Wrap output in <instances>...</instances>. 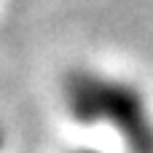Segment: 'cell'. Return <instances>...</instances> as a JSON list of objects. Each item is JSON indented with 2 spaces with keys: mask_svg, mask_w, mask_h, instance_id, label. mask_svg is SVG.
Here are the masks:
<instances>
[{
  "mask_svg": "<svg viewBox=\"0 0 153 153\" xmlns=\"http://www.w3.org/2000/svg\"><path fill=\"white\" fill-rule=\"evenodd\" d=\"M3 145H5V134H3V129H0V151H3Z\"/></svg>",
  "mask_w": 153,
  "mask_h": 153,
  "instance_id": "cell-2",
  "label": "cell"
},
{
  "mask_svg": "<svg viewBox=\"0 0 153 153\" xmlns=\"http://www.w3.org/2000/svg\"><path fill=\"white\" fill-rule=\"evenodd\" d=\"M67 113L86 126H108L129 153H153V110L145 91L91 67H75L62 81Z\"/></svg>",
  "mask_w": 153,
  "mask_h": 153,
  "instance_id": "cell-1",
  "label": "cell"
},
{
  "mask_svg": "<svg viewBox=\"0 0 153 153\" xmlns=\"http://www.w3.org/2000/svg\"><path fill=\"white\" fill-rule=\"evenodd\" d=\"M81 153H97V151H81Z\"/></svg>",
  "mask_w": 153,
  "mask_h": 153,
  "instance_id": "cell-3",
  "label": "cell"
}]
</instances>
